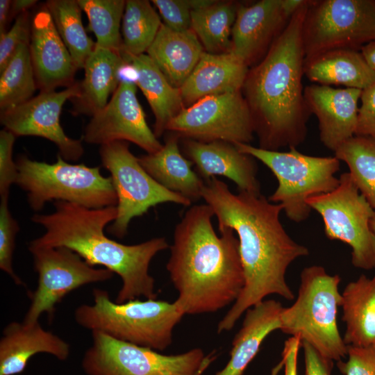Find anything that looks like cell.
<instances>
[{
    "label": "cell",
    "instance_id": "14",
    "mask_svg": "<svg viewBox=\"0 0 375 375\" xmlns=\"http://www.w3.org/2000/svg\"><path fill=\"white\" fill-rule=\"evenodd\" d=\"M178 135L209 142L249 144L254 126L241 91L204 97L184 108L167 126Z\"/></svg>",
    "mask_w": 375,
    "mask_h": 375
},
{
    "label": "cell",
    "instance_id": "9",
    "mask_svg": "<svg viewBox=\"0 0 375 375\" xmlns=\"http://www.w3.org/2000/svg\"><path fill=\"white\" fill-rule=\"evenodd\" d=\"M210 353L200 348L165 355L152 349L92 331L81 365L87 375H197Z\"/></svg>",
    "mask_w": 375,
    "mask_h": 375
},
{
    "label": "cell",
    "instance_id": "24",
    "mask_svg": "<svg viewBox=\"0 0 375 375\" xmlns=\"http://www.w3.org/2000/svg\"><path fill=\"white\" fill-rule=\"evenodd\" d=\"M147 53L170 84L180 89L203 51L192 29L176 31L162 24Z\"/></svg>",
    "mask_w": 375,
    "mask_h": 375
},
{
    "label": "cell",
    "instance_id": "44",
    "mask_svg": "<svg viewBox=\"0 0 375 375\" xmlns=\"http://www.w3.org/2000/svg\"><path fill=\"white\" fill-rule=\"evenodd\" d=\"M37 3L35 0H14L12 1L10 6V19L17 17L22 12L27 11Z\"/></svg>",
    "mask_w": 375,
    "mask_h": 375
},
{
    "label": "cell",
    "instance_id": "16",
    "mask_svg": "<svg viewBox=\"0 0 375 375\" xmlns=\"http://www.w3.org/2000/svg\"><path fill=\"white\" fill-rule=\"evenodd\" d=\"M136 84L120 81L108 103L92 116L85 127L83 140L103 145L114 141L131 142L148 153L162 147L148 126L136 96Z\"/></svg>",
    "mask_w": 375,
    "mask_h": 375
},
{
    "label": "cell",
    "instance_id": "42",
    "mask_svg": "<svg viewBox=\"0 0 375 375\" xmlns=\"http://www.w3.org/2000/svg\"><path fill=\"white\" fill-rule=\"evenodd\" d=\"M301 347L305 361L304 375H331L333 360L322 356L307 342H301Z\"/></svg>",
    "mask_w": 375,
    "mask_h": 375
},
{
    "label": "cell",
    "instance_id": "40",
    "mask_svg": "<svg viewBox=\"0 0 375 375\" xmlns=\"http://www.w3.org/2000/svg\"><path fill=\"white\" fill-rule=\"evenodd\" d=\"M165 25L176 31L191 29L192 8L190 0H153Z\"/></svg>",
    "mask_w": 375,
    "mask_h": 375
},
{
    "label": "cell",
    "instance_id": "49",
    "mask_svg": "<svg viewBox=\"0 0 375 375\" xmlns=\"http://www.w3.org/2000/svg\"><path fill=\"white\" fill-rule=\"evenodd\" d=\"M370 226H371V228H372V231L375 234V217L371 220Z\"/></svg>",
    "mask_w": 375,
    "mask_h": 375
},
{
    "label": "cell",
    "instance_id": "3",
    "mask_svg": "<svg viewBox=\"0 0 375 375\" xmlns=\"http://www.w3.org/2000/svg\"><path fill=\"white\" fill-rule=\"evenodd\" d=\"M304 0L265 56L249 70L243 89L260 148L278 151L303 143L311 115L304 97Z\"/></svg>",
    "mask_w": 375,
    "mask_h": 375
},
{
    "label": "cell",
    "instance_id": "4",
    "mask_svg": "<svg viewBox=\"0 0 375 375\" xmlns=\"http://www.w3.org/2000/svg\"><path fill=\"white\" fill-rule=\"evenodd\" d=\"M55 210L35 214L32 222L45 232L29 244L35 247H65L77 253L90 265H101L122 279L115 302L143 297L156 299L155 280L149 273L153 258L169 247L165 238H154L137 244H121L104 233L107 224L115 220L117 206L88 208L66 201H55Z\"/></svg>",
    "mask_w": 375,
    "mask_h": 375
},
{
    "label": "cell",
    "instance_id": "28",
    "mask_svg": "<svg viewBox=\"0 0 375 375\" xmlns=\"http://www.w3.org/2000/svg\"><path fill=\"white\" fill-rule=\"evenodd\" d=\"M125 62L136 69V85L143 92L154 114V133L160 137L169 122L184 108L179 88L172 86L147 54L120 53Z\"/></svg>",
    "mask_w": 375,
    "mask_h": 375
},
{
    "label": "cell",
    "instance_id": "46",
    "mask_svg": "<svg viewBox=\"0 0 375 375\" xmlns=\"http://www.w3.org/2000/svg\"><path fill=\"white\" fill-rule=\"evenodd\" d=\"M12 1H0V34L5 33L6 24L10 19V6Z\"/></svg>",
    "mask_w": 375,
    "mask_h": 375
},
{
    "label": "cell",
    "instance_id": "5",
    "mask_svg": "<svg viewBox=\"0 0 375 375\" xmlns=\"http://www.w3.org/2000/svg\"><path fill=\"white\" fill-rule=\"evenodd\" d=\"M92 296V304L80 305L74 311L79 326L156 351L171 345L174 328L185 315L174 301L135 299L117 303L99 288Z\"/></svg>",
    "mask_w": 375,
    "mask_h": 375
},
{
    "label": "cell",
    "instance_id": "27",
    "mask_svg": "<svg viewBox=\"0 0 375 375\" xmlns=\"http://www.w3.org/2000/svg\"><path fill=\"white\" fill-rule=\"evenodd\" d=\"M125 62L119 52L95 46L83 67L80 94L72 99L78 112L92 116L105 107L119 84V71Z\"/></svg>",
    "mask_w": 375,
    "mask_h": 375
},
{
    "label": "cell",
    "instance_id": "41",
    "mask_svg": "<svg viewBox=\"0 0 375 375\" xmlns=\"http://www.w3.org/2000/svg\"><path fill=\"white\" fill-rule=\"evenodd\" d=\"M355 135L375 138V83L362 90Z\"/></svg>",
    "mask_w": 375,
    "mask_h": 375
},
{
    "label": "cell",
    "instance_id": "45",
    "mask_svg": "<svg viewBox=\"0 0 375 375\" xmlns=\"http://www.w3.org/2000/svg\"><path fill=\"white\" fill-rule=\"evenodd\" d=\"M360 53L368 66L375 72V40L365 44L360 49Z\"/></svg>",
    "mask_w": 375,
    "mask_h": 375
},
{
    "label": "cell",
    "instance_id": "43",
    "mask_svg": "<svg viewBox=\"0 0 375 375\" xmlns=\"http://www.w3.org/2000/svg\"><path fill=\"white\" fill-rule=\"evenodd\" d=\"M301 347V341L297 336H291L285 342L282 352L284 375H297V356Z\"/></svg>",
    "mask_w": 375,
    "mask_h": 375
},
{
    "label": "cell",
    "instance_id": "34",
    "mask_svg": "<svg viewBox=\"0 0 375 375\" xmlns=\"http://www.w3.org/2000/svg\"><path fill=\"white\" fill-rule=\"evenodd\" d=\"M161 25L160 17L149 1H126L120 53L138 56L147 52Z\"/></svg>",
    "mask_w": 375,
    "mask_h": 375
},
{
    "label": "cell",
    "instance_id": "12",
    "mask_svg": "<svg viewBox=\"0 0 375 375\" xmlns=\"http://www.w3.org/2000/svg\"><path fill=\"white\" fill-rule=\"evenodd\" d=\"M102 165L109 171L117 197V215L108 232L122 239L131 221L158 204L172 202L189 206L191 201L170 191L153 178L129 150L126 141L101 145Z\"/></svg>",
    "mask_w": 375,
    "mask_h": 375
},
{
    "label": "cell",
    "instance_id": "10",
    "mask_svg": "<svg viewBox=\"0 0 375 375\" xmlns=\"http://www.w3.org/2000/svg\"><path fill=\"white\" fill-rule=\"evenodd\" d=\"M375 40L374 0L310 1L302 25L305 58Z\"/></svg>",
    "mask_w": 375,
    "mask_h": 375
},
{
    "label": "cell",
    "instance_id": "22",
    "mask_svg": "<svg viewBox=\"0 0 375 375\" xmlns=\"http://www.w3.org/2000/svg\"><path fill=\"white\" fill-rule=\"evenodd\" d=\"M249 70L248 65L231 51H203L180 88L183 103L192 105L208 96L241 91Z\"/></svg>",
    "mask_w": 375,
    "mask_h": 375
},
{
    "label": "cell",
    "instance_id": "48",
    "mask_svg": "<svg viewBox=\"0 0 375 375\" xmlns=\"http://www.w3.org/2000/svg\"><path fill=\"white\" fill-rule=\"evenodd\" d=\"M283 367V360H281L272 369L270 375H278Z\"/></svg>",
    "mask_w": 375,
    "mask_h": 375
},
{
    "label": "cell",
    "instance_id": "17",
    "mask_svg": "<svg viewBox=\"0 0 375 375\" xmlns=\"http://www.w3.org/2000/svg\"><path fill=\"white\" fill-rule=\"evenodd\" d=\"M304 0H262L240 6L231 51L248 66L265 56Z\"/></svg>",
    "mask_w": 375,
    "mask_h": 375
},
{
    "label": "cell",
    "instance_id": "47",
    "mask_svg": "<svg viewBox=\"0 0 375 375\" xmlns=\"http://www.w3.org/2000/svg\"><path fill=\"white\" fill-rule=\"evenodd\" d=\"M216 357H217L216 352L212 351L210 353V357L208 360H207L206 364L203 365V367L201 368V369L198 372L197 375H201L205 372V370L210 365V364L214 361V360H215Z\"/></svg>",
    "mask_w": 375,
    "mask_h": 375
},
{
    "label": "cell",
    "instance_id": "8",
    "mask_svg": "<svg viewBox=\"0 0 375 375\" xmlns=\"http://www.w3.org/2000/svg\"><path fill=\"white\" fill-rule=\"evenodd\" d=\"M237 149L262 162L275 176L278 186L268 198L282 205L291 221L306 220L312 210L307 204L312 196L333 191L339 184L335 174L340 161L334 156H312L303 154L297 148L288 151H271L250 144H236Z\"/></svg>",
    "mask_w": 375,
    "mask_h": 375
},
{
    "label": "cell",
    "instance_id": "38",
    "mask_svg": "<svg viewBox=\"0 0 375 375\" xmlns=\"http://www.w3.org/2000/svg\"><path fill=\"white\" fill-rule=\"evenodd\" d=\"M16 136L4 128L0 131V196L9 197L10 188L16 183L17 169L12 158Z\"/></svg>",
    "mask_w": 375,
    "mask_h": 375
},
{
    "label": "cell",
    "instance_id": "35",
    "mask_svg": "<svg viewBox=\"0 0 375 375\" xmlns=\"http://www.w3.org/2000/svg\"><path fill=\"white\" fill-rule=\"evenodd\" d=\"M88 18L89 26L97 38L96 47L119 52L122 48L120 22L126 1L77 0Z\"/></svg>",
    "mask_w": 375,
    "mask_h": 375
},
{
    "label": "cell",
    "instance_id": "18",
    "mask_svg": "<svg viewBox=\"0 0 375 375\" xmlns=\"http://www.w3.org/2000/svg\"><path fill=\"white\" fill-rule=\"evenodd\" d=\"M29 51L40 92L53 91L59 86L68 88L75 83L77 69L45 7L31 20Z\"/></svg>",
    "mask_w": 375,
    "mask_h": 375
},
{
    "label": "cell",
    "instance_id": "33",
    "mask_svg": "<svg viewBox=\"0 0 375 375\" xmlns=\"http://www.w3.org/2000/svg\"><path fill=\"white\" fill-rule=\"evenodd\" d=\"M0 72L1 112L15 108L32 98L38 88L29 44H21Z\"/></svg>",
    "mask_w": 375,
    "mask_h": 375
},
{
    "label": "cell",
    "instance_id": "2",
    "mask_svg": "<svg viewBox=\"0 0 375 375\" xmlns=\"http://www.w3.org/2000/svg\"><path fill=\"white\" fill-rule=\"evenodd\" d=\"M208 204L194 205L176 224L166 265L185 315L212 313L238 299L244 286L239 240L230 228L212 224Z\"/></svg>",
    "mask_w": 375,
    "mask_h": 375
},
{
    "label": "cell",
    "instance_id": "29",
    "mask_svg": "<svg viewBox=\"0 0 375 375\" xmlns=\"http://www.w3.org/2000/svg\"><path fill=\"white\" fill-rule=\"evenodd\" d=\"M346 345L375 347V276L364 274L349 282L342 292Z\"/></svg>",
    "mask_w": 375,
    "mask_h": 375
},
{
    "label": "cell",
    "instance_id": "23",
    "mask_svg": "<svg viewBox=\"0 0 375 375\" xmlns=\"http://www.w3.org/2000/svg\"><path fill=\"white\" fill-rule=\"evenodd\" d=\"M281 302L263 300L245 312L242 326L232 342L230 359L215 375H243L266 338L281 329Z\"/></svg>",
    "mask_w": 375,
    "mask_h": 375
},
{
    "label": "cell",
    "instance_id": "7",
    "mask_svg": "<svg viewBox=\"0 0 375 375\" xmlns=\"http://www.w3.org/2000/svg\"><path fill=\"white\" fill-rule=\"evenodd\" d=\"M15 162V183L26 192L33 210H41L47 202L53 200L88 208L117 204L111 177L103 176L99 167L70 164L59 153L54 163L33 160L25 155L18 157Z\"/></svg>",
    "mask_w": 375,
    "mask_h": 375
},
{
    "label": "cell",
    "instance_id": "37",
    "mask_svg": "<svg viewBox=\"0 0 375 375\" xmlns=\"http://www.w3.org/2000/svg\"><path fill=\"white\" fill-rule=\"evenodd\" d=\"M31 30V21L28 11H26L16 17L14 24L8 31L0 34V72L21 44H29Z\"/></svg>",
    "mask_w": 375,
    "mask_h": 375
},
{
    "label": "cell",
    "instance_id": "19",
    "mask_svg": "<svg viewBox=\"0 0 375 375\" xmlns=\"http://www.w3.org/2000/svg\"><path fill=\"white\" fill-rule=\"evenodd\" d=\"M361 94L359 89L319 84L304 88L308 109L318 119L320 140L333 152L356 134Z\"/></svg>",
    "mask_w": 375,
    "mask_h": 375
},
{
    "label": "cell",
    "instance_id": "26",
    "mask_svg": "<svg viewBox=\"0 0 375 375\" xmlns=\"http://www.w3.org/2000/svg\"><path fill=\"white\" fill-rule=\"evenodd\" d=\"M144 170L167 190L194 203L202 198L204 181L179 149L178 137H169L158 151L138 158Z\"/></svg>",
    "mask_w": 375,
    "mask_h": 375
},
{
    "label": "cell",
    "instance_id": "20",
    "mask_svg": "<svg viewBox=\"0 0 375 375\" xmlns=\"http://www.w3.org/2000/svg\"><path fill=\"white\" fill-rule=\"evenodd\" d=\"M186 158L195 165V172L206 181L222 176L233 181L239 191L260 194L255 158L240 151L235 144L224 141L184 142Z\"/></svg>",
    "mask_w": 375,
    "mask_h": 375
},
{
    "label": "cell",
    "instance_id": "11",
    "mask_svg": "<svg viewBox=\"0 0 375 375\" xmlns=\"http://www.w3.org/2000/svg\"><path fill=\"white\" fill-rule=\"evenodd\" d=\"M339 181L333 191L312 196L306 203L322 217L326 236L351 248V263L355 267L375 269V234L370 226L375 211L349 172L342 174Z\"/></svg>",
    "mask_w": 375,
    "mask_h": 375
},
{
    "label": "cell",
    "instance_id": "6",
    "mask_svg": "<svg viewBox=\"0 0 375 375\" xmlns=\"http://www.w3.org/2000/svg\"><path fill=\"white\" fill-rule=\"evenodd\" d=\"M340 281L339 275L328 274L322 266L305 267L294 303L283 307L281 313L283 333L299 337L333 361L342 360L347 354L337 321L342 304Z\"/></svg>",
    "mask_w": 375,
    "mask_h": 375
},
{
    "label": "cell",
    "instance_id": "1",
    "mask_svg": "<svg viewBox=\"0 0 375 375\" xmlns=\"http://www.w3.org/2000/svg\"><path fill=\"white\" fill-rule=\"evenodd\" d=\"M202 198L212 208L218 228L228 227L237 233L244 274L243 290L219 322L217 333L233 329L247 310L269 295L293 300L285 274L292 262L308 256L309 251L285 230L280 221L282 205L261 194H233L216 177L204 181Z\"/></svg>",
    "mask_w": 375,
    "mask_h": 375
},
{
    "label": "cell",
    "instance_id": "21",
    "mask_svg": "<svg viewBox=\"0 0 375 375\" xmlns=\"http://www.w3.org/2000/svg\"><path fill=\"white\" fill-rule=\"evenodd\" d=\"M70 344L57 335L44 330L39 322L9 323L0 340V375L22 373L31 357L46 353L60 361L70 355Z\"/></svg>",
    "mask_w": 375,
    "mask_h": 375
},
{
    "label": "cell",
    "instance_id": "32",
    "mask_svg": "<svg viewBox=\"0 0 375 375\" xmlns=\"http://www.w3.org/2000/svg\"><path fill=\"white\" fill-rule=\"evenodd\" d=\"M334 153L340 161L347 164L360 193L375 211V138L354 135Z\"/></svg>",
    "mask_w": 375,
    "mask_h": 375
},
{
    "label": "cell",
    "instance_id": "30",
    "mask_svg": "<svg viewBox=\"0 0 375 375\" xmlns=\"http://www.w3.org/2000/svg\"><path fill=\"white\" fill-rule=\"evenodd\" d=\"M45 8L50 13L76 68L83 69L96 44L87 35L83 27L82 9L77 0H49L46 2Z\"/></svg>",
    "mask_w": 375,
    "mask_h": 375
},
{
    "label": "cell",
    "instance_id": "36",
    "mask_svg": "<svg viewBox=\"0 0 375 375\" xmlns=\"http://www.w3.org/2000/svg\"><path fill=\"white\" fill-rule=\"evenodd\" d=\"M9 197H1L0 203V268L17 285H24L12 267V256L15 238L19 231L17 222L13 218L8 206Z\"/></svg>",
    "mask_w": 375,
    "mask_h": 375
},
{
    "label": "cell",
    "instance_id": "15",
    "mask_svg": "<svg viewBox=\"0 0 375 375\" xmlns=\"http://www.w3.org/2000/svg\"><path fill=\"white\" fill-rule=\"evenodd\" d=\"M80 94L79 83L62 91L40 92L26 102L1 112V124L17 136H36L53 142L66 160H77L83 153L81 140L67 136L60 123L62 106Z\"/></svg>",
    "mask_w": 375,
    "mask_h": 375
},
{
    "label": "cell",
    "instance_id": "13",
    "mask_svg": "<svg viewBox=\"0 0 375 375\" xmlns=\"http://www.w3.org/2000/svg\"><path fill=\"white\" fill-rule=\"evenodd\" d=\"M38 274V286L31 293V304L23 322L35 324L47 313L52 319L55 307L67 294L83 285L104 282L114 273L95 268L77 253L65 247H35L28 244Z\"/></svg>",
    "mask_w": 375,
    "mask_h": 375
},
{
    "label": "cell",
    "instance_id": "31",
    "mask_svg": "<svg viewBox=\"0 0 375 375\" xmlns=\"http://www.w3.org/2000/svg\"><path fill=\"white\" fill-rule=\"evenodd\" d=\"M237 6L233 3L214 4L191 12V29L207 52L221 53L231 49L230 36L234 24Z\"/></svg>",
    "mask_w": 375,
    "mask_h": 375
},
{
    "label": "cell",
    "instance_id": "25",
    "mask_svg": "<svg viewBox=\"0 0 375 375\" xmlns=\"http://www.w3.org/2000/svg\"><path fill=\"white\" fill-rule=\"evenodd\" d=\"M303 72L312 82L363 90L375 83V72L358 50L338 49L305 58Z\"/></svg>",
    "mask_w": 375,
    "mask_h": 375
},
{
    "label": "cell",
    "instance_id": "39",
    "mask_svg": "<svg viewBox=\"0 0 375 375\" xmlns=\"http://www.w3.org/2000/svg\"><path fill=\"white\" fill-rule=\"evenodd\" d=\"M348 359L338 361L344 375H375V347L347 346Z\"/></svg>",
    "mask_w": 375,
    "mask_h": 375
}]
</instances>
